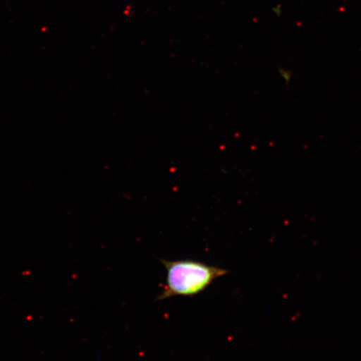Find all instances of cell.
<instances>
[{
    "label": "cell",
    "mask_w": 361,
    "mask_h": 361,
    "mask_svg": "<svg viewBox=\"0 0 361 361\" xmlns=\"http://www.w3.org/2000/svg\"><path fill=\"white\" fill-rule=\"evenodd\" d=\"M166 270V281L158 300L176 296H194L209 288L228 271L194 260H161Z\"/></svg>",
    "instance_id": "1"
}]
</instances>
